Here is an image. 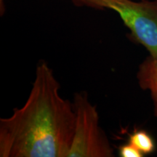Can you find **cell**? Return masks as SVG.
<instances>
[{"instance_id":"6da1fadb","label":"cell","mask_w":157,"mask_h":157,"mask_svg":"<svg viewBox=\"0 0 157 157\" xmlns=\"http://www.w3.org/2000/svg\"><path fill=\"white\" fill-rule=\"evenodd\" d=\"M60 88L52 68L39 62L24 105L0 119V156L68 157L76 115Z\"/></svg>"},{"instance_id":"7a4b0ae2","label":"cell","mask_w":157,"mask_h":157,"mask_svg":"<svg viewBox=\"0 0 157 157\" xmlns=\"http://www.w3.org/2000/svg\"><path fill=\"white\" fill-rule=\"evenodd\" d=\"M80 5L115 11L135 42L157 58V0H73Z\"/></svg>"},{"instance_id":"3957f363","label":"cell","mask_w":157,"mask_h":157,"mask_svg":"<svg viewBox=\"0 0 157 157\" xmlns=\"http://www.w3.org/2000/svg\"><path fill=\"white\" fill-rule=\"evenodd\" d=\"M75 127L68 157H113V149L100 126L97 108L85 92L74 95Z\"/></svg>"},{"instance_id":"277c9868","label":"cell","mask_w":157,"mask_h":157,"mask_svg":"<svg viewBox=\"0 0 157 157\" xmlns=\"http://www.w3.org/2000/svg\"><path fill=\"white\" fill-rule=\"evenodd\" d=\"M140 87L150 92L157 117V58L149 56L139 66L137 74Z\"/></svg>"},{"instance_id":"5b68a950","label":"cell","mask_w":157,"mask_h":157,"mask_svg":"<svg viewBox=\"0 0 157 157\" xmlns=\"http://www.w3.org/2000/svg\"><path fill=\"white\" fill-rule=\"evenodd\" d=\"M129 143L136 147L143 155L151 154L155 149L154 140L145 130H135L129 135Z\"/></svg>"},{"instance_id":"8992f818","label":"cell","mask_w":157,"mask_h":157,"mask_svg":"<svg viewBox=\"0 0 157 157\" xmlns=\"http://www.w3.org/2000/svg\"><path fill=\"white\" fill-rule=\"evenodd\" d=\"M119 150V156L121 157H143L144 156L136 147L130 143L121 146Z\"/></svg>"},{"instance_id":"52a82bcc","label":"cell","mask_w":157,"mask_h":157,"mask_svg":"<svg viewBox=\"0 0 157 157\" xmlns=\"http://www.w3.org/2000/svg\"><path fill=\"white\" fill-rule=\"evenodd\" d=\"M2 0H1V2H2Z\"/></svg>"}]
</instances>
